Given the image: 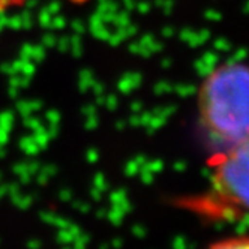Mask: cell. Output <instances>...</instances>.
Wrapping results in <instances>:
<instances>
[{
    "label": "cell",
    "mask_w": 249,
    "mask_h": 249,
    "mask_svg": "<svg viewBox=\"0 0 249 249\" xmlns=\"http://www.w3.org/2000/svg\"><path fill=\"white\" fill-rule=\"evenodd\" d=\"M210 165L212 200L249 213V137L225 146Z\"/></svg>",
    "instance_id": "7a4b0ae2"
},
{
    "label": "cell",
    "mask_w": 249,
    "mask_h": 249,
    "mask_svg": "<svg viewBox=\"0 0 249 249\" xmlns=\"http://www.w3.org/2000/svg\"><path fill=\"white\" fill-rule=\"evenodd\" d=\"M27 2L29 0H0V14L8 12L11 9H17Z\"/></svg>",
    "instance_id": "277c9868"
},
{
    "label": "cell",
    "mask_w": 249,
    "mask_h": 249,
    "mask_svg": "<svg viewBox=\"0 0 249 249\" xmlns=\"http://www.w3.org/2000/svg\"><path fill=\"white\" fill-rule=\"evenodd\" d=\"M203 129L224 147L249 137V65L228 62L201 81L197 95Z\"/></svg>",
    "instance_id": "6da1fadb"
},
{
    "label": "cell",
    "mask_w": 249,
    "mask_h": 249,
    "mask_svg": "<svg viewBox=\"0 0 249 249\" xmlns=\"http://www.w3.org/2000/svg\"><path fill=\"white\" fill-rule=\"evenodd\" d=\"M206 249H249V236H231L219 239Z\"/></svg>",
    "instance_id": "3957f363"
},
{
    "label": "cell",
    "mask_w": 249,
    "mask_h": 249,
    "mask_svg": "<svg viewBox=\"0 0 249 249\" xmlns=\"http://www.w3.org/2000/svg\"><path fill=\"white\" fill-rule=\"evenodd\" d=\"M72 3H77V5H81V3H86L87 0H71Z\"/></svg>",
    "instance_id": "5b68a950"
}]
</instances>
